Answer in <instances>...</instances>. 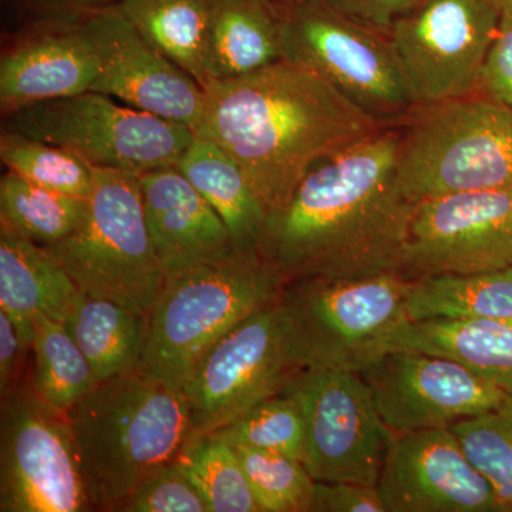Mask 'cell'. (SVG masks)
<instances>
[{
    "label": "cell",
    "instance_id": "cell-1",
    "mask_svg": "<svg viewBox=\"0 0 512 512\" xmlns=\"http://www.w3.org/2000/svg\"><path fill=\"white\" fill-rule=\"evenodd\" d=\"M399 126L320 161L266 215L258 251L285 278L399 272L416 202L397 167Z\"/></svg>",
    "mask_w": 512,
    "mask_h": 512
},
{
    "label": "cell",
    "instance_id": "cell-2",
    "mask_svg": "<svg viewBox=\"0 0 512 512\" xmlns=\"http://www.w3.org/2000/svg\"><path fill=\"white\" fill-rule=\"evenodd\" d=\"M202 87L205 106L194 133L238 161L266 215L281 208L320 161L389 127L285 59Z\"/></svg>",
    "mask_w": 512,
    "mask_h": 512
},
{
    "label": "cell",
    "instance_id": "cell-3",
    "mask_svg": "<svg viewBox=\"0 0 512 512\" xmlns=\"http://www.w3.org/2000/svg\"><path fill=\"white\" fill-rule=\"evenodd\" d=\"M66 414L94 511L119 512L151 471L177 460L191 433L184 390L138 367L94 384Z\"/></svg>",
    "mask_w": 512,
    "mask_h": 512
},
{
    "label": "cell",
    "instance_id": "cell-4",
    "mask_svg": "<svg viewBox=\"0 0 512 512\" xmlns=\"http://www.w3.org/2000/svg\"><path fill=\"white\" fill-rule=\"evenodd\" d=\"M286 281L258 249H235L168 272L138 369L184 390L207 353L278 301Z\"/></svg>",
    "mask_w": 512,
    "mask_h": 512
},
{
    "label": "cell",
    "instance_id": "cell-5",
    "mask_svg": "<svg viewBox=\"0 0 512 512\" xmlns=\"http://www.w3.org/2000/svg\"><path fill=\"white\" fill-rule=\"evenodd\" d=\"M409 279L400 272L286 281L278 299L293 362L299 369L365 372L393 352L412 320Z\"/></svg>",
    "mask_w": 512,
    "mask_h": 512
},
{
    "label": "cell",
    "instance_id": "cell-6",
    "mask_svg": "<svg viewBox=\"0 0 512 512\" xmlns=\"http://www.w3.org/2000/svg\"><path fill=\"white\" fill-rule=\"evenodd\" d=\"M399 127L397 167L413 202L512 188V109L484 94L417 107Z\"/></svg>",
    "mask_w": 512,
    "mask_h": 512
},
{
    "label": "cell",
    "instance_id": "cell-7",
    "mask_svg": "<svg viewBox=\"0 0 512 512\" xmlns=\"http://www.w3.org/2000/svg\"><path fill=\"white\" fill-rule=\"evenodd\" d=\"M80 227L46 247L83 295L150 316L167 281L144 215L140 175L97 168Z\"/></svg>",
    "mask_w": 512,
    "mask_h": 512
},
{
    "label": "cell",
    "instance_id": "cell-8",
    "mask_svg": "<svg viewBox=\"0 0 512 512\" xmlns=\"http://www.w3.org/2000/svg\"><path fill=\"white\" fill-rule=\"evenodd\" d=\"M282 16V59L318 74L384 126H400L417 109L389 37L318 0H289Z\"/></svg>",
    "mask_w": 512,
    "mask_h": 512
},
{
    "label": "cell",
    "instance_id": "cell-9",
    "mask_svg": "<svg viewBox=\"0 0 512 512\" xmlns=\"http://www.w3.org/2000/svg\"><path fill=\"white\" fill-rule=\"evenodd\" d=\"M3 128L66 148L93 167L144 174L175 165L194 140L190 127L84 92L3 116Z\"/></svg>",
    "mask_w": 512,
    "mask_h": 512
},
{
    "label": "cell",
    "instance_id": "cell-10",
    "mask_svg": "<svg viewBox=\"0 0 512 512\" xmlns=\"http://www.w3.org/2000/svg\"><path fill=\"white\" fill-rule=\"evenodd\" d=\"M94 511L67 414L20 380L2 397L0 512Z\"/></svg>",
    "mask_w": 512,
    "mask_h": 512
},
{
    "label": "cell",
    "instance_id": "cell-11",
    "mask_svg": "<svg viewBox=\"0 0 512 512\" xmlns=\"http://www.w3.org/2000/svg\"><path fill=\"white\" fill-rule=\"evenodd\" d=\"M284 392L298 400L305 416L303 466L313 480L377 485L393 431L383 423L363 376L301 369Z\"/></svg>",
    "mask_w": 512,
    "mask_h": 512
},
{
    "label": "cell",
    "instance_id": "cell-12",
    "mask_svg": "<svg viewBox=\"0 0 512 512\" xmlns=\"http://www.w3.org/2000/svg\"><path fill=\"white\" fill-rule=\"evenodd\" d=\"M493 0H423L389 37L417 107L478 93L500 23Z\"/></svg>",
    "mask_w": 512,
    "mask_h": 512
},
{
    "label": "cell",
    "instance_id": "cell-13",
    "mask_svg": "<svg viewBox=\"0 0 512 512\" xmlns=\"http://www.w3.org/2000/svg\"><path fill=\"white\" fill-rule=\"evenodd\" d=\"M299 370L276 301L227 333L184 387L191 417L187 443L210 436L262 400L284 392Z\"/></svg>",
    "mask_w": 512,
    "mask_h": 512
},
{
    "label": "cell",
    "instance_id": "cell-14",
    "mask_svg": "<svg viewBox=\"0 0 512 512\" xmlns=\"http://www.w3.org/2000/svg\"><path fill=\"white\" fill-rule=\"evenodd\" d=\"M512 266V188L417 202L399 272L407 279Z\"/></svg>",
    "mask_w": 512,
    "mask_h": 512
},
{
    "label": "cell",
    "instance_id": "cell-15",
    "mask_svg": "<svg viewBox=\"0 0 512 512\" xmlns=\"http://www.w3.org/2000/svg\"><path fill=\"white\" fill-rule=\"evenodd\" d=\"M393 433L451 427L491 412L507 387L450 357L393 350L360 373Z\"/></svg>",
    "mask_w": 512,
    "mask_h": 512
},
{
    "label": "cell",
    "instance_id": "cell-16",
    "mask_svg": "<svg viewBox=\"0 0 512 512\" xmlns=\"http://www.w3.org/2000/svg\"><path fill=\"white\" fill-rule=\"evenodd\" d=\"M83 28L100 59L90 92L107 94L134 109L197 128L205 106L204 87L151 45L119 6L82 15Z\"/></svg>",
    "mask_w": 512,
    "mask_h": 512
},
{
    "label": "cell",
    "instance_id": "cell-17",
    "mask_svg": "<svg viewBox=\"0 0 512 512\" xmlns=\"http://www.w3.org/2000/svg\"><path fill=\"white\" fill-rule=\"evenodd\" d=\"M377 490L387 512H500L450 427L393 433Z\"/></svg>",
    "mask_w": 512,
    "mask_h": 512
},
{
    "label": "cell",
    "instance_id": "cell-18",
    "mask_svg": "<svg viewBox=\"0 0 512 512\" xmlns=\"http://www.w3.org/2000/svg\"><path fill=\"white\" fill-rule=\"evenodd\" d=\"M100 59L82 15L40 18L0 56L2 116L42 101L90 92Z\"/></svg>",
    "mask_w": 512,
    "mask_h": 512
},
{
    "label": "cell",
    "instance_id": "cell-19",
    "mask_svg": "<svg viewBox=\"0 0 512 512\" xmlns=\"http://www.w3.org/2000/svg\"><path fill=\"white\" fill-rule=\"evenodd\" d=\"M140 185L148 232L167 274L238 249L218 212L177 164L141 174Z\"/></svg>",
    "mask_w": 512,
    "mask_h": 512
},
{
    "label": "cell",
    "instance_id": "cell-20",
    "mask_svg": "<svg viewBox=\"0 0 512 512\" xmlns=\"http://www.w3.org/2000/svg\"><path fill=\"white\" fill-rule=\"evenodd\" d=\"M82 295L49 249L0 227V309L8 313L26 352L35 339L33 316L64 323Z\"/></svg>",
    "mask_w": 512,
    "mask_h": 512
},
{
    "label": "cell",
    "instance_id": "cell-21",
    "mask_svg": "<svg viewBox=\"0 0 512 512\" xmlns=\"http://www.w3.org/2000/svg\"><path fill=\"white\" fill-rule=\"evenodd\" d=\"M282 28V5L274 0H208L205 83L244 76L281 60Z\"/></svg>",
    "mask_w": 512,
    "mask_h": 512
},
{
    "label": "cell",
    "instance_id": "cell-22",
    "mask_svg": "<svg viewBox=\"0 0 512 512\" xmlns=\"http://www.w3.org/2000/svg\"><path fill=\"white\" fill-rule=\"evenodd\" d=\"M177 167L227 225L238 249H258L266 210L241 165L227 150L195 134Z\"/></svg>",
    "mask_w": 512,
    "mask_h": 512
},
{
    "label": "cell",
    "instance_id": "cell-23",
    "mask_svg": "<svg viewBox=\"0 0 512 512\" xmlns=\"http://www.w3.org/2000/svg\"><path fill=\"white\" fill-rule=\"evenodd\" d=\"M450 357L508 387L512 384V318L410 322L394 350Z\"/></svg>",
    "mask_w": 512,
    "mask_h": 512
},
{
    "label": "cell",
    "instance_id": "cell-24",
    "mask_svg": "<svg viewBox=\"0 0 512 512\" xmlns=\"http://www.w3.org/2000/svg\"><path fill=\"white\" fill-rule=\"evenodd\" d=\"M64 325L99 383L140 366L150 316L109 299L82 295Z\"/></svg>",
    "mask_w": 512,
    "mask_h": 512
},
{
    "label": "cell",
    "instance_id": "cell-25",
    "mask_svg": "<svg viewBox=\"0 0 512 512\" xmlns=\"http://www.w3.org/2000/svg\"><path fill=\"white\" fill-rule=\"evenodd\" d=\"M406 311L412 322L512 318V266L409 279Z\"/></svg>",
    "mask_w": 512,
    "mask_h": 512
},
{
    "label": "cell",
    "instance_id": "cell-26",
    "mask_svg": "<svg viewBox=\"0 0 512 512\" xmlns=\"http://www.w3.org/2000/svg\"><path fill=\"white\" fill-rule=\"evenodd\" d=\"M117 6L151 45L204 86L208 0H120Z\"/></svg>",
    "mask_w": 512,
    "mask_h": 512
},
{
    "label": "cell",
    "instance_id": "cell-27",
    "mask_svg": "<svg viewBox=\"0 0 512 512\" xmlns=\"http://www.w3.org/2000/svg\"><path fill=\"white\" fill-rule=\"evenodd\" d=\"M86 211L87 198L47 190L9 171L0 178V227L42 247L69 237Z\"/></svg>",
    "mask_w": 512,
    "mask_h": 512
},
{
    "label": "cell",
    "instance_id": "cell-28",
    "mask_svg": "<svg viewBox=\"0 0 512 512\" xmlns=\"http://www.w3.org/2000/svg\"><path fill=\"white\" fill-rule=\"evenodd\" d=\"M33 323V387L49 406L67 413L93 389L96 376L64 323L40 313L33 316Z\"/></svg>",
    "mask_w": 512,
    "mask_h": 512
},
{
    "label": "cell",
    "instance_id": "cell-29",
    "mask_svg": "<svg viewBox=\"0 0 512 512\" xmlns=\"http://www.w3.org/2000/svg\"><path fill=\"white\" fill-rule=\"evenodd\" d=\"M178 463L200 491L208 512H261L234 446L210 434L188 441Z\"/></svg>",
    "mask_w": 512,
    "mask_h": 512
},
{
    "label": "cell",
    "instance_id": "cell-30",
    "mask_svg": "<svg viewBox=\"0 0 512 512\" xmlns=\"http://www.w3.org/2000/svg\"><path fill=\"white\" fill-rule=\"evenodd\" d=\"M0 160L9 173L47 190L79 198L92 194L96 170L66 148L3 128Z\"/></svg>",
    "mask_w": 512,
    "mask_h": 512
},
{
    "label": "cell",
    "instance_id": "cell-31",
    "mask_svg": "<svg viewBox=\"0 0 512 512\" xmlns=\"http://www.w3.org/2000/svg\"><path fill=\"white\" fill-rule=\"evenodd\" d=\"M450 429L490 481L500 512H512V384L494 410L458 421Z\"/></svg>",
    "mask_w": 512,
    "mask_h": 512
},
{
    "label": "cell",
    "instance_id": "cell-32",
    "mask_svg": "<svg viewBox=\"0 0 512 512\" xmlns=\"http://www.w3.org/2000/svg\"><path fill=\"white\" fill-rule=\"evenodd\" d=\"M212 434L232 446L258 448L305 461V416L298 400L285 392L262 400Z\"/></svg>",
    "mask_w": 512,
    "mask_h": 512
},
{
    "label": "cell",
    "instance_id": "cell-33",
    "mask_svg": "<svg viewBox=\"0 0 512 512\" xmlns=\"http://www.w3.org/2000/svg\"><path fill=\"white\" fill-rule=\"evenodd\" d=\"M261 512H311L316 481L298 460L234 446Z\"/></svg>",
    "mask_w": 512,
    "mask_h": 512
},
{
    "label": "cell",
    "instance_id": "cell-34",
    "mask_svg": "<svg viewBox=\"0 0 512 512\" xmlns=\"http://www.w3.org/2000/svg\"><path fill=\"white\" fill-rule=\"evenodd\" d=\"M119 512H208V507L184 468L174 460L151 471Z\"/></svg>",
    "mask_w": 512,
    "mask_h": 512
},
{
    "label": "cell",
    "instance_id": "cell-35",
    "mask_svg": "<svg viewBox=\"0 0 512 512\" xmlns=\"http://www.w3.org/2000/svg\"><path fill=\"white\" fill-rule=\"evenodd\" d=\"M478 93L512 109V8L501 9L497 33L481 69Z\"/></svg>",
    "mask_w": 512,
    "mask_h": 512
},
{
    "label": "cell",
    "instance_id": "cell-36",
    "mask_svg": "<svg viewBox=\"0 0 512 512\" xmlns=\"http://www.w3.org/2000/svg\"><path fill=\"white\" fill-rule=\"evenodd\" d=\"M311 512H387L377 485L316 481Z\"/></svg>",
    "mask_w": 512,
    "mask_h": 512
},
{
    "label": "cell",
    "instance_id": "cell-37",
    "mask_svg": "<svg viewBox=\"0 0 512 512\" xmlns=\"http://www.w3.org/2000/svg\"><path fill=\"white\" fill-rule=\"evenodd\" d=\"M360 25L389 35L397 19L416 6L417 0H318Z\"/></svg>",
    "mask_w": 512,
    "mask_h": 512
},
{
    "label": "cell",
    "instance_id": "cell-38",
    "mask_svg": "<svg viewBox=\"0 0 512 512\" xmlns=\"http://www.w3.org/2000/svg\"><path fill=\"white\" fill-rule=\"evenodd\" d=\"M26 355L28 352L23 349L18 330L8 313L0 309V396H8L22 380L20 370Z\"/></svg>",
    "mask_w": 512,
    "mask_h": 512
},
{
    "label": "cell",
    "instance_id": "cell-39",
    "mask_svg": "<svg viewBox=\"0 0 512 512\" xmlns=\"http://www.w3.org/2000/svg\"><path fill=\"white\" fill-rule=\"evenodd\" d=\"M120 0H32L40 18L50 16H77L117 5Z\"/></svg>",
    "mask_w": 512,
    "mask_h": 512
},
{
    "label": "cell",
    "instance_id": "cell-40",
    "mask_svg": "<svg viewBox=\"0 0 512 512\" xmlns=\"http://www.w3.org/2000/svg\"><path fill=\"white\" fill-rule=\"evenodd\" d=\"M498 9L512 8V0H493Z\"/></svg>",
    "mask_w": 512,
    "mask_h": 512
},
{
    "label": "cell",
    "instance_id": "cell-41",
    "mask_svg": "<svg viewBox=\"0 0 512 512\" xmlns=\"http://www.w3.org/2000/svg\"><path fill=\"white\" fill-rule=\"evenodd\" d=\"M274 2L279 3V5H285V3H288L289 0H274Z\"/></svg>",
    "mask_w": 512,
    "mask_h": 512
},
{
    "label": "cell",
    "instance_id": "cell-42",
    "mask_svg": "<svg viewBox=\"0 0 512 512\" xmlns=\"http://www.w3.org/2000/svg\"><path fill=\"white\" fill-rule=\"evenodd\" d=\"M419 2H423V0H417V3H419Z\"/></svg>",
    "mask_w": 512,
    "mask_h": 512
}]
</instances>
